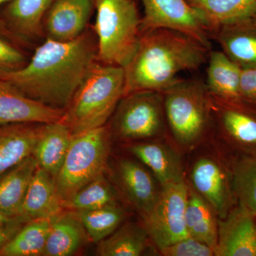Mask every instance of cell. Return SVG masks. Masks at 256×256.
I'll list each match as a JSON object with an SVG mask.
<instances>
[{"label": "cell", "instance_id": "obj_37", "mask_svg": "<svg viewBox=\"0 0 256 256\" xmlns=\"http://www.w3.org/2000/svg\"><path fill=\"white\" fill-rule=\"evenodd\" d=\"M252 18H255V20H256V12L255 13V14H254V15H252Z\"/></svg>", "mask_w": 256, "mask_h": 256}, {"label": "cell", "instance_id": "obj_5", "mask_svg": "<svg viewBox=\"0 0 256 256\" xmlns=\"http://www.w3.org/2000/svg\"><path fill=\"white\" fill-rule=\"evenodd\" d=\"M162 92L166 126L175 140L185 146L200 141L213 121L205 82L180 78Z\"/></svg>", "mask_w": 256, "mask_h": 256}, {"label": "cell", "instance_id": "obj_36", "mask_svg": "<svg viewBox=\"0 0 256 256\" xmlns=\"http://www.w3.org/2000/svg\"><path fill=\"white\" fill-rule=\"evenodd\" d=\"M10 1V0H0V6L3 4V3L6 2Z\"/></svg>", "mask_w": 256, "mask_h": 256}, {"label": "cell", "instance_id": "obj_2", "mask_svg": "<svg viewBox=\"0 0 256 256\" xmlns=\"http://www.w3.org/2000/svg\"><path fill=\"white\" fill-rule=\"evenodd\" d=\"M210 50L192 37L170 28L142 32L137 50L124 67V96L138 92H162L184 72L207 63Z\"/></svg>", "mask_w": 256, "mask_h": 256}, {"label": "cell", "instance_id": "obj_27", "mask_svg": "<svg viewBox=\"0 0 256 256\" xmlns=\"http://www.w3.org/2000/svg\"><path fill=\"white\" fill-rule=\"evenodd\" d=\"M50 227V220H30L2 248L0 256H43Z\"/></svg>", "mask_w": 256, "mask_h": 256}, {"label": "cell", "instance_id": "obj_8", "mask_svg": "<svg viewBox=\"0 0 256 256\" xmlns=\"http://www.w3.org/2000/svg\"><path fill=\"white\" fill-rule=\"evenodd\" d=\"M188 193L184 180L161 186L154 206L142 216L143 226L159 250L190 236L185 223Z\"/></svg>", "mask_w": 256, "mask_h": 256}, {"label": "cell", "instance_id": "obj_23", "mask_svg": "<svg viewBox=\"0 0 256 256\" xmlns=\"http://www.w3.org/2000/svg\"><path fill=\"white\" fill-rule=\"evenodd\" d=\"M38 168L31 156L12 168L0 180V212L8 216H20L25 195L32 176Z\"/></svg>", "mask_w": 256, "mask_h": 256}, {"label": "cell", "instance_id": "obj_17", "mask_svg": "<svg viewBox=\"0 0 256 256\" xmlns=\"http://www.w3.org/2000/svg\"><path fill=\"white\" fill-rule=\"evenodd\" d=\"M118 176L130 203L142 216L148 214L154 206L161 191L152 175L136 162L122 160L118 166Z\"/></svg>", "mask_w": 256, "mask_h": 256}, {"label": "cell", "instance_id": "obj_24", "mask_svg": "<svg viewBox=\"0 0 256 256\" xmlns=\"http://www.w3.org/2000/svg\"><path fill=\"white\" fill-rule=\"evenodd\" d=\"M210 100L213 120L224 132L238 142L256 144L255 118L238 108L236 101L224 100L210 94Z\"/></svg>", "mask_w": 256, "mask_h": 256}, {"label": "cell", "instance_id": "obj_26", "mask_svg": "<svg viewBox=\"0 0 256 256\" xmlns=\"http://www.w3.org/2000/svg\"><path fill=\"white\" fill-rule=\"evenodd\" d=\"M150 239L144 226L126 223L98 242L97 254L101 256H139L148 247Z\"/></svg>", "mask_w": 256, "mask_h": 256}, {"label": "cell", "instance_id": "obj_4", "mask_svg": "<svg viewBox=\"0 0 256 256\" xmlns=\"http://www.w3.org/2000/svg\"><path fill=\"white\" fill-rule=\"evenodd\" d=\"M97 60L124 68L140 40L141 20L132 0H96Z\"/></svg>", "mask_w": 256, "mask_h": 256}, {"label": "cell", "instance_id": "obj_33", "mask_svg": "<svg viewBox=\"0 0 256 256\" xmlns=\"http://www.w3.org/2000/svg\"><path fill=\"white\" fill-rule=\"evenodd\" d=\"M26 63L21 52L0 38V76L22 68Z\"/></svg>", "mask_w": 256, "mask_h": 256}, {"label": "cell", "instance_id": "obj_19", "mask_svg": "<svg viewBox=\"0 0 256 256\" xmlns=\"http://www.w3.org/2000/svg\"><path fill=\"white\" fill-rule=\"evenodd\" d=\"M129 151L150 170L161 186L184 180L180 159L168 146L156 142H138Z\"/></svg>", "mask_w": 256, "mask_h": 256}, {"label": "cell", "instance_id": "obj_13", "mask_svg": "<svg viewBox=\"0 0 256 256\" xmlns=\"http://www.w3.org/2000/svg\"><path fill=\"white\" fill-rule=\"evenodd\" d=\"M92 6V0H56L46 16L47 38L58 42L78 38L85 32Z\"/></svg>", "mask_w": 256, "mask_h": 256}, {"label": "cell", "instance_id": "obj_30", "mask_svg": "<svg viewBox=\"0 0 256 256\" xmlns=\"http://www.w3.org/2000/svg\"><path fill=\"white\" fill-rule=\"evenodd\" d=\"M118 204L112 188L104 175L77 192L64 204V208L82 212Z\"/></svg>", "mask_w": 256, "mask_h": 256}, {"label": "cell", "instance_id": "obj_35", "mask_svg": "<svg viewBox=\"0 0 256 256\" xmlns=\"http://www.w3.org/2000/svg\"><path fill=\"white\" fill-rule=\"evenodd\" d=\"M18 217L8 216L0 212V250L21 228Z\"/></svg>", "mask_w": 256, "mask_h": 256}, {"label": "cell", "instance_id": "obj_22", "mask_svg": "<svg viewBox=\"0 0 256 256\" xmlns=\"http://www.w3.org/2000/svg\"><path fill=\"white\" fill-rule=\"evenodd\" d=\"M208 30L252 18L256 12V0H188Z\"/></svg>", "mask_w": 256, "mask_h": 256}, {"label": "cell", "instance_id": "obj_29", "mask_svg": "<svg viewBox=\"0 0 256 256\" xmlns=\"http://www.w3.org/2000/svg\"><path fill=\"white\" fill-rule=\"evenodd\" d=\"M88 238L96 244L107 238L120 226L126 214L118 205L76 212Z\"/></svg>", "mask_w": 256, "mask_h": 256}, {"label": "cell", "instance_id": "obj_31", "mask_svg": "<svg viewBox=\"0 0 256 256\" xmlns=\"http://www.w3.org/2000/svg\"><path fill=\"white\" fill-rule=\"evenodd\" d=\"M234 185L240 205L256 216V158L244 160L238 165Z\"/></svg>", "mask_w": 256, "mask_h": 256}, {"label": "cell", "instance_id": "obj_6", "mask_svg": "<svg viewBox=\"0 0 256 256\" xmlns=\"http://www.w3.org/2000/svg\"><path fill=\"white\" fill-rule=\"evenodd\" d=\"M110 150L106 126L74 136L62 169L55 178L64 204L96 178L104 175Z\"/></svg>", "mask_w": 256, "mask_h": 256}, {"label": "cell", "instance_id": "obj_3", "mask_svg": "<svg viewBox=\"0 0 256 256\" xmlns=\"http://www.w3.org/2000/svg\"><path fill=\"white\" fill-rule=\"evenodd\" d=\"M124 88L122 67L96 62L64 110L60 122L74 136L102 127L124 97Z\"/></svg>", "mask_w": 256, "mask_h": 256}, {"label": "cell", "instance_id": "obj_21", "mask_svg": "<svg viewBox=\"0 0 256 256\" xmlns=\"http://www.w3.org/2000/svg\"><path fill=\"white\" fill-rule=\"evenodd\" d=\"M86 232L78 214L63 213L50 218L44 256L73 255L86 242Z\"/></svg>", "mask_w": 256, "mask_h": 256}, {"label": "cell", "instance_id": "obj_11", "mask_svg": "<svg viewBox=\"0 0 256 256\" xmlns=\"http://www.w3.org/2000/svg\"><path fill=\"white\" fill-rule=\"evenodd\" d=\"M254 216L242 205L218 220L217 256H256Z\"/></svg>", "mask_w": 256, "mask_h": 256}, {"label": "cell", "instance_id": "obj_32", "mask_svg": "<svg viewBox=\"0 0 256 256\" xmlns=\"http://www.w3.org/2000/svg\"><path fill=\"white\" fill-rule=\"evenodd\" d=\"M160 252L161 255L164 256H215L213 248L191 236L163 248Z\"/></svg>", "mask_w": 256, "mask_h": 256}, {"label": "cell", "instance_id": "obj_15", "mask_svg": "<svg viewBox=\"0 0 256 256\" xmlns=\"http://www.w3.org/2000/svg\"><path fill=\"white\" fill-rule=\"evenodd\" d=\"M64 208L55 178L38 166L30 182L20 216L28 222L50 220L62 213Z\"/></svg>", "mask_w": 256, "mask_h": 256}, {"label": "cell", "instance_id": "obj_28", "mask_svg": "<svg viewBox=\"0 0 256 256\" xmlns=\"http://www.w3.org/2000/svg\"><path fill=\"white\" fill-rule=\"evenodd\" d=\"M56 0H14L8 8L11 26L25 36L38 35L42 20Z\"/></svg>", "mask_w": 256, "mask_h": 256}, {"label": "cell", "instance_id": "obj_34", "mask_svg": "<svg viewBox=\"0 0 256 256\" xmlns=\"http://www.w3.org/2000/svg\"><path fill=\"white\" fill-rule=\"evenodd\" d=\"M240 92L242 99L256 104V67L242 68Z\"/></svg>", "mask_w": 256, "mask_h": 256}, {"label": "cell", "instance_id": "obj_9", "mask_svg": "<svg viewBox=\"0 0 256 256\" xmlns=\"http://www.w3.org/2000/svg\"><path fill=\"white\" fill-rule=\"evenodd\" d=\"M141 31L170 28L184 34L210 50L208 30L188 0H142Z\"/></svg>", "mask_w": 256, "mask_h": 256}, {"label": "cell", "instance_id": "obj_7", "mask_svg": "<svg viewBox=\"0 0 256 256\" xmlns=\"http://www.w3.org/2000/svg\"><path fill=\"white\" fill-rule=\"evenodd\" d=\"M112 117L111 131L124 140L162 136L166 127L162 92L144 90L124 96Z\"/></svg>", "mask_w": 256, "mask_h": 256}, {"label": "cell", "instance_id": "obj_18", "mask_svg": "<svg viewBox=\"0 0 256 256\" xmlns=\"http://www.w3.org/2000/svg\"><path fill=\"white\" fill-rule=\"evenodd\" d=\"M74 136L60 121L44 124L33 156L38 168L56 178L62 169Z\"/></svg>", "mask_w": 256, "mask_h": 256}, {"label": "cell", "instance_id": "obj_10", "mask_svg": "<svg viewBox=\"0 0 256 256\" xmlns=\"http://www.w3.org/2000/svg\"><path fill=\"white\" fill-rule=\"evenodd\" d=\"M64 114V110L33 100L0 79V124H52L60 120Z\"/></svg>", "mask_w": 256, "mask_h": 256}, {"label": "cell", "instance_id": "obj_12", "mask_svg": "<svg viewBox=\"0 0 256 256\" xmlns=\"http://www.w3.org/2000/svg\"><path fill=\"white\" fill-rule=\"evenodd\" d=\"M210 38L242 68L256 67V20L252 18L234 22L210 32Z\"/></svg>", "mask_w": 256, "mask_h": 256}, {"label": "cell", "instance_id": "obj_20", "mask_svg": "<svg viewBox=\"0 0 256 256\" xmlns=\"http://www.w3.org/2000/svg\"><path fill=\"white\" fill-rule=\"evenodd\" d=\"M206 69L207 90L210 95L226 100H242L240 92L242 68L222 50H210Z\"/></svg>", "mask_w": 256, "mask_h": 256}, {"label": "cell", "instance_id": "obj_14", "mask_svg": "<svg viewBox=\"0 0 256 256\" xmlns=\"http://www.w3.org/2000/svg\"><path fill=\"white\" fill-rule=\"evenodd\" d=\"M44 124H0V175L33 154Z\"/></svg>", "mask_w": 256, "mask_h": 256}, {"label": "cell", "instance_id": "obj_25", "mask_svg": "<svg viewBox=\"0 0 256 256\" xmlns=\"http://www.w3.org/2000/svg\"><path fill=\"white\" fill-rule=\"evenodd\" d=\"M213 208L193 188H188L185 223L190 236L216 250L218 242V220Z\"/></svg>", "mask_w": 256, "mask_h": 256}, {"label": "cell", "instance_id": "obj_1", "mask_svg": "<svg viewBox=\"0 0 256 256\" xmlns=\"http://www.w3.org/2000/svg\"><path fill=\"white\" fill-rule=\"evenodd\" d=\"M97 60V42L90 32L69 42L47 38L22 68L0 76L25 96L65 110Z\"/></svg>", "mask_w": 256, "mask_h": 256}, {"label": "cell", "instance_id": "obj_16", "mask_svg": "<svg viewBox=\"0 0 256 256\" xmlns=\"http://www.w3.org/2000/svg\"><path fill=\"white\" fill-rule=\"evenodd\" d=\"M194 190L204 198L220 218L226 216L228 191L225 173L220 165L207 156L195 162L192 168Z\"/></svg>", "mask_w": 256, "mask_h": 256}]
</instances>
